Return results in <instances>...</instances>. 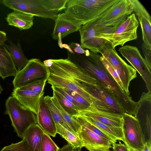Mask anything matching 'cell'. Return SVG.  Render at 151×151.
Returning <instances> with one entry per match:
<instances>
[{"instance_id": "6da1fadb", "label": "cell", "mask_w": 151, "mask_h": 151, "mask_svg": "<svg viewBox=\"0 0 151 151\" xmlns=\"http://www.w3.org/2000/svg\"><path fill=\"white\" fill-rule=\"evenodd\" d=\"M68 59L84 69L108 90L123 107L125 113L135 116L137 102L133 101L109 73L100 59L101 55L89 51L85 55L67 51Z\"/></svg>"}, {"instance_id": "7a4b0ae2", "label": "cell", "mask_w": 151, "mask_h": 151, "mask_svg": "<svg viewBox=\"0 0 151 151\" xmlns=\"http://www.w3.org/2000/svg\"><path fill=\"white\" fill-rule=\"evenodd\" d=\"M119 0H68L66 16L80 27L101 18Z\"/></svg>"}, {"instance_id": "3957f363", "label": "cell", "mask_w": 151, "mask_h": 151, "mask_svg": "<svg viewBox=\"0 0 151 151\" xmlns=\"http://www.w3.org/2000/svg\"><path fill=\"white\" fill-rule=\"evenodd\" d=\"M5 106L4 114L9 116L14 131L22 139L29 128L37 124V115L12 96L6 100Z\"/></svg>"}, {"instance_id": "277c9868", "label": "cell", "mask_w": 151, "mask_h": 151, "mask_svg": "<svg viewBox=\"0 0 151 151\" xmlns=\"http://www.w3.org/2000/svg\"><path fill=\"white\" fill-rule=\"evenodd\" d=\"M139 22L135 13L129 15L122 23L115 27H108L106 32L97 37L106 41L113 48L124 46L127 42L137 39Z\"/></svg>"}, {"instance_id": "5b68a950", "label": "cell", "mask_w": 151, "mask_h": 151, "mask_svg": "<svg viewBox=\"0 0 151 151\" xmlns=\"http://www.w3.org/2000/svg\"><path fill=\"white\" fill-rule=\"evenodd\" d=\"M110 63L119 75L125 93L130 96L129 87L131 81L137 76L136 70L128 64L118 54L108 42L100 53Z\"/></svg>"}, {"instance_id": "8992f818", "label": "cell", "mask_w": 151, "mask_h": 151, "mask_svg": "<svg viewBox=\"0 0 151 151\" xmlns=\"http://www.w3.org/2000/svg\"><path fill=\"white\" fill-rule=\"evenodd\" d=\"M50 75L48 67L43 62L38 59H31L21 70L17 72L12 82L14 88L36 81L47 80Z\"/></svg>"}, {"instance_id": "52a82bcc", "label": "cell", "mask_w": 151, "mask_h": 151, "mask_svg": "<svg viewBox=\"0 0 151 151\" xmlns=\"http://www.w3.org/2000/svg\"><path fill=\"white\" fill-rule=\"evenodd\" d=\"M122 128L125 145L135 151H142L145 140L138 120L133 115L124 113Z\"/></svg>"}, {"instance_id": "ba28073f", "label": "cell", "mask_w": 151, "mask_h": 151, "mask_svg": "<svg viewBox=\"0 0 151 151\" xmlns=\"http://www.w3.org/2000/svg\"><path fill=\"white\" fill-rule=\"evenodd\" d=\"M106 27L97 23L96 21L89 22L81 26L79 31L81 37V47L94 53H100L107 41L97 36L105 32Z\"/></svg>"}, {"instance_id": "9c48e42d", "label": "cell", "mask_w": 151, "mask_h": 151, "mask_svg": "<svg viewBox=\"0 0 151 151\" xmlns=\"http://www.w3.org/2000/svg\"><path fill=\"white\" fill-rule=\"evenodd\" d=\"M119 51L137 70L143 79L148 91L151 92V68L136 46L126 45L119 49Z\"/></svg>"}, {"instance_id": "30bf717a", "label": "cell", "mask_w": 151, "mask_h": 151, "mask_svg": "<svg viewBox=\"0 0 151 151\" xmlns=\"http://www.w3.org/2000/svg\"><path fill=\"white\" fill-rule=\"evenodd\" d=\"M133 12L129 0H119L97 23L105 27H115L122 23Z\"/></svg>"}, {"instance_id": "8fae6325", "label": "cell", "mask_w": 151, "mask_h": 151, "mask_svg": "<svg viewBox=\"0 0 151 151\" xmlns=\"http://www.w3.org/2000/svg\"><path fill=\"white\" fill-rule=\"evenodd\" d=\"M8 7L17 11L44 19L55 20L57 14L47 10L40 0H9Z\"/></svg>"}, {"instance_id": "7c38bea8", "label": "cell", "mask_w": 151, "mask_h": 151, "mask_svg": "<svg viewBox=\"0 0 151 151\" xmlns=\"http://www.w3.org/2000/svg\"><path fill=\"white\" fill-rule=\"evenodd\" d=\"M137 105L134 116L139 123L145 142L151 141V92L143 93Z\"/></svg>"}, {"instance_id": "4fadbf2b", "label": "cell", "mask_w": 151, "mask_h": 151, "mask_svg": "<svg viewBox=\"0 0 151 151\" xmlns=\"http://www.w3.org/2000/svg\"><path fill=\"white\" fill-rule=\"evenodd\" d=\"M84 90L99 100L113 113L123 115L125 113L123 107L106 89L97 83H86Z\"/></svg>"}, {"instance_id": "5bb4252c", "label": "cell", "mask_w": 151, "mask_h": 151, "mask_svg": "<svg viewBox=\"0 0 151 151\" xmlns=\"http://www.w3.org/2000/svg\"><path fill=\"white\" fill-rule=\"evenodd\" d=\"M78 136L83 147L90 151L93 149L103 151H110L112 143L99 135L87 128L81 126Z\"/></svg>"}, {"instance_id": "9a60e30c", "label": "cell", "mask_w": 151, "mask_h": 151, "mask_svg": "<svg viewBox=\"0 0 151 151\" xmlns=\"http://www.w3.org/2000/svg\"><path fill=\"white\" fill-rule=\"evenodd\" d=\"M141 27L143 43L151 47V17L147 10L138 0H129Z\"/></svg>"}, {"instance_id": "2e32d148", "label": "cell", "mask_w": 151, "mask_h": 151, "mask_svg": "<svg viewBox=\"0 0 151 151\" xmlns=\"http://www.w3.org/2000/svg\"><path fill=\"white\" fill-rule=\"evenodd\" d=\"M37 117V124L44 132L49 136L55 137L57 133L55 123L44 100V95L40 99Z\"/></svg>"}, {"instance_id": "e0dca14e", "label": "cell", "mask_w": 151, "mask_h": 151, "mask_svg": "<svg viewBox=\"0 0 151 151\" xmlns=\"http://www.w3.org/2000/svg\"><path fill=\"white\" fill-rule=\"evenodd\" d=\"M12 96L23 106L37 114L41 97L32 91L22 87L14 88Z\"/></svg>"}, {"instance_id": "ac0fdd59", "label": "cell", "mask_w": 151, "mask_h": 151, "mask_svg": "<svg viewBox=\"0 0 151 151\" xmlns=\"http://www.w3.org/2000/svg\"><path fill=\"white\" fill-rule=\"evenodd\" d=\"M52 33L53 39L59 40L78 31L80 27L73 20L68 18L64 13L57 14L55 19Z\"/></svg>"}, {"instance_id": "d6986e66", "label": "cell", "mask_w": 151, "mask_h": 151, "mask_svg": "<svg viewBox=\"0 0 151 151\" xmlns=\"http://www.w3.org/2000/svg\"><path fill=\"white\" fill-rule=\"evenodd\" d=\"M79 112L80 115L90 117L106 125L122 127L123 115L99 111L92 107L89 109L79 111Z\"/></svg>"}, {"instance_id": "ffe728a7", "label": "cell", "mask_w": 151, "mask_h": 151, "mask_svg": "<svg viewBox=\"0 0 151 151\" xmlns=\"http://www.w3.org/2000/svg\"><path fill=\"white\" fill-rule=\"evenodd\" d=\"M47 80L52 86L64 87L77 93L86 100L91 106L92 103L96 99L68 79L50 74Z\"/></svg>"}, {"instance_id": "44dd1931", "label": "cell", "mask_w": 151, "mask_h": 151, "mask_svg": "<svg viewBox=\"0 0 151 151\" xmlns=\"http://www.w3.org/2000/svg\"><path fill=\"white\" fill-rule=\"evenodd\" d=\"M17 70L11 55L4 45H0V77L6 78L15 76Z\"/></svg>"}, {"instance_id": "7402d4cb", "label": "cell", "mask_w": 151, "mask_h": 151, "mask_svg": "<svg viewBox=\"0 0 151 151\" xmlns=\"http://www.w3.org/2000/svg\"><path fill=\"white\" fill-rule=\"evenodd\" d=\"M34 16L17 11H14L6 19L8 24L17 27L20 31L28 29L33 26Z\"/></svg>"}, {"instance_id": "603a6c76", "label": "cell", "mask_w": 151, "mask_h": 151, "mask_svg": "<svg viewBox=\"0 0 151 151\" xmlns=\"http://www.w3.org/2000/svg\"><path fill=\"white\" fill-rule=\"evenodd\" d=\"M3 45L9 52L17 71L21 70L29 60L25 56L19 42L18 41L17 44L10 42L9 44L5 43Z\"/></svg>"}, {"instance_id": "cb8c5ba5", "label": "cell", "mask_w": 151, "mask_h": 151, "mask_svg": "<svg viewBox=\"0 0 151 151\" xmlns=\"http://www.w3.org/2000/svg\"><path fill=\"white\" fill-rule=\"evenodd\" d=\"M81 116L102 132L110 137L113 139L115 140H120L123 142V136L122 128L108 126L90 117Z\"/></svg>"}, {"instance_id": "d4e9b609", "label": "cell", "mask_w": 151, "mask_h": 151, "mask_svg": "<svg viewBox=\"0 0 151 151\" xmlns=\"http://www.w3.org/2000/svg\"><path fill=\"white\" fill-rule=\"evenodd\" d=\"M44 132L37 124H36L27 130L23 139L27 140L34 151H40L42 136Z\"/></svg>"}, {"instance_id": "484cf974", "label": "cell", "mask_w": 151, "mask_h": 151, "mask_svg": "<svg viewBox=\"0 0 151 151\" xmlns=\"http://www.w3.org/2000/svg\"><path fill=\"white\" fill-rule=\"evenodd\" d=\"M44 99L50 109L55 124H60L68 130L77 135L66 123L59 111L52 102L51 97L45 96H44Z\"/></svg>"}, {"instance_id": "4316f807", "label": "cell", "mask_w": 151, "mask_h": 151, "mask_svg": "<svg viewBox=\"0 0 151 151\" xmlns=\"http://www.w3.org/2000/svg\"><path fill=\"white\" fill-rule=\"evenodd\" d=\"M55 124L57 133L59 134L74 147L82 149L83 147V145L78 136L68 130L60 124Z\"/></svg>"}, {"instance_id": "83f0119b", "label": "cell", "mask_w": 151, "mask_h": 151, "mask_svg": "<svg viewBox=\"0 0 151 151\" xmlns=\"http://www.w3.org/2000/svg\"><path fill=\"white\" fill-rule=\"evenodd\" d=\"M53 96L55 97L63 109L70 115L77 116L79 115V111L75 106L58 92L52 88Z\"/></svg>"}, {"instance_id": "f1b7e54d", "label": "cell", "mask_w": 151, "mask_h": 151, "mask_svg": "<svg viewBox=\"0 0 151 151\" xmlns=\"http://www.w3.org/2000/svg\"><path fill=\"white\" fill-rule=\"evenodd\" d=\"M52 101L62 115L66 123L71 129L78 135L80 130L81 126L74 119L73 116L69 114L62 107L59 102L54 97H51Z\"/></svg>"}, {"instance_id": "f546056e", "label": "cell", "mask_w": 151, "mask_h": 151, "mask_svg": "<svg viewBox=\"0 0 151 151\" xmlns=\"http://www.w3.org/2000/svg\"><path fill=\"white\" fill-rule=\"evenodd\" d=\"M73 117L80 125L87 128L101 137L109 140L112 144L117 142V140L113 139L110 137L102 132L98 128L87 121L81 116L79 115L77 116H73Z\"/></svg>"}, {"instance_id": "4dcf8cb0", "label": "cell", "mask_w": 151, "mask_h": 151, "mask_svg": "<svg viewBox=\"0 0 151 151\" xmlns=\"http://www.w3.org/2000/svg\"><path fill=\"white\" fill-rule=\"evenodd\" d=\"M68 0H40L42 5L48 10L58 14L66 8Z\"/></svg>"}, {"instance_id": "1f68e13d", "label": "cell", "mask_w": 151, "mask_h": 151, "mask_svg": "<svg viewBox=\"0 0 151 151\" xmlns=\"http://www.w3.org/2000/svg\"><path fill=\"white\" fill-rule=\"evenodd\" d=\"M0 151H34L27 140L23 138L20 142L5 146Z\"/></svg>"}, {"instance_id": "d6a6232c", "label": "cell", "mask_w": 151, "mask_h": 151, "mask_svg": "<svg viewBox=\"0 0 151 151\" xmlns=\"http://www.w3.org/2000/svg\"><path fill=\"white\" fill-rule=\"evenodd\" d=\"M59 148L50 136L44 132L42 136L40 151H58Z\"/></svg>"}, {"instance_id": "836d02e7", "label": "cell", "mask_w": 151, "mask_h": 151, "mask_svg": "<svg viewBox=\"0 0 151 151\" xmlns=\"http://www.w3.org/2000/svg\"><path fill=\"white\" fill-rule=\"evenodd\" d=\"M47 79L36 81L22 87L29 89L39 95L44 94L43 90Z\"/></svg>"}, {"instance_id": "e575fe53", "label": "cell", "mask_w": 151, "mask_h": 151, "mask_svg": "<svg viewBox=\"0 0 151 151\" xmlns=\"http://www.w3.org/2000/svg\"><path fill=\"white\" fill-rule=\"evenodd\" d=\"M60 87L82 106L85 109V110L90 109L91 107V104L86 100L77 93L65 88Z\"/></svg>"}, {"instance_id": "d590c367", "label": "cell", "mask_w": 151, "mask_h": 151, "mask_svg": "<svg viewBox=\"0 0 151 151\" xmlns=\"http://www.w3.org/2000/svg\"><path fill=\"white\" fill-rule=\"evenodd\" d=\"M100 59L109 73L114 79L122 88L124 91L122 81L119 75L114 68L108 61L102 55L100 57Z\"/></svg>"}, {"instance_id": "8d00e7d4", "label": "cell", "mask_w": 151, "mask_h": 151, "mask_svg": "<svg viewBox=\"0 0 151 151\" xmlns=\"http://www.w3.org/2000/svg\"><path fill=\"white\" fill-rule=\"evenodd\" d=\"M51 87L59 92L71 102L75 106L79 111L85 110L82 106L76 102L70 95L65 92L61 87L53 86H51Z\"/></svg>"}, {"instance_id": "74e56055", "label": "cell", "mask_w": 151, "mask_h": 151, "mask_svg": "<svg viewBox=\"0 0 151 151\" xmlns=\"http://www.w3.org/2000/svg\"><path fill=\"white\" fill-rule=\"evenodd\" d=\"M142 48L145 58L148 66L151 68V48L142 43Z\"/></svg>"}, {"instance_id": "f35d334b", "label": "cell", "mask_w": 151, "mask_h": 151, "mask_svg": "<svg viewBox=\"0 0 151 151\" xmlns=\"http://www.w3.org/2000/svg\"><path fill=\"white\" fill-rule=\"evenodd\" d=\"M69 46L71 50L73 49L75 53L85 54L86 53V50L83 49L79 44L72 43Z\"/></svg>"}, {"instance_id": "ab89813d", "label": "cell", "mask_w": 151, "mask_h": 151, "mask_svg": "<svg viewBox=\"0 0 151 151\" xmlns=\"http://www.w3.org/2000/svg\"><path fill=\"white\" fill-rule=\"evenodd\" d=\"M112 145L114 151H128V148L119 141L118 143H115L112 144Z\"/></svg>"}, {"instance_id": "60d3db41", "label": "cell", "mask_w": 151, "mask_h": 151, "mask_svg": "<svg viewBox=\"0 0 151 151\" xmlns=\"http://www.w3.org/2000/svg\"><path fill=\"white\" fill-rule=\"evenodd\" d=\"M7 40L6 33L0 30V45H3Z\"/></svg>"}, {"instance_id": "b9f144b4", "label": "cell", "mask_w": 151, "mask_h": 151, "mask_svg": "<svg viewBox=\"0 0 151 151\" xmlns=\"http://www.w3.org/2000/svg\"><path fill=\"white\" fill-rule=\"evenodd\" d=\"M75 148L68 143L62 148H59L58 151H74Z\"/></svg>"}, {"instance_id": "7bdbcfd3", "label": "cell", "mask_w": 151, "mask_h": 151, "mask_svg": "<svg viewBox=\"0 0 151 151\" xmlns=\"http://www.w3.org/2000/svg\"><path fill=\"white\" fill-rule=\"evenodd\" d=\"M142 151H151V141L145 142Z\"/></svg>"}, {"instance_id": "ee69618b", "label": "cell", "mask_w": 151, "mask_h": 151, "mask_svg": "<svg viewBox=\"0 0 151 151\" xmlns=\"http://www.w3.org/2000/svg\"><path fill=\"white\" fill-rule=\"evenodd\" d=\"M3 91V88L1 84L0 83V95Z\"/></svg>"}, {"instance_id": "f6af8a7d", "label": "cell", "mask_w": 151, "mask_h": 151, "mask_svg": "<svg viewBox=\"0 0 151 151\" xmlns=\"http://www.w3.org/2000/svg\"><path fill=\"white\" fill-rule=\"evenodd\" d=\"M81 149L79 148H75L74 151H81Z\"/></svg>"}, {"instance_id": "bcb514c9", "label": "cell", "mask_w": 151, "mask_h": 151, "mask_svg": "<svg viewBox=\"0 0 151 151\" xmlns=\"http://www.w3.org/2000/svg\"><path fill=\"white\" fill-rule=\"evenodd\" d=\"M90 151H103L102 150H95V149H93L91 150Z\"/></svg>"}, {"instance_id": "7dc6e473", "label": "cell", "mask_w": 151, "mask_h": 151, "mask_svg": "<svg viewBox=\"0 0 151 151\" xmlns=\"http://www.w3.org/2000/svg\"><path fill=\"white\" fill-rule=\"evenodd\" d=\"M128 151H135L134 150H132V149L128 148Z\"/></svg>"}, {"instance_id": "c3c4849f", "label": "cell", "mask_w": 151, "mask_h": 151, "mask_svg": "<svg viewBox=\"0 0 151 151\" xmlns=\"http://www.w3.org/2000/svg\"><path fill=\"white\" fill-rule=\"evenodd\" d=\"M3 0H0V4H2Z\"/></svg>"}]
</instances>
